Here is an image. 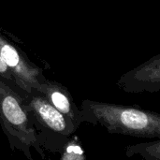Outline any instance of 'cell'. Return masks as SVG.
Instances as JSON below:
<instances>
[{"label":"cell","mask_w":160,"mask_h":160,"mask_svg":"<svg viewBox=\"0 0 160 160\" xmlns=\"http://www.w3.org/2000/svg\"><path fill=\"white\" fill-rule=\"evenodd\" d=\"M128 157H133L134 155H140L147 160L160 159V141L158 139L152 142L140 143L136 145L128 146L126 150Z\"/></svg>","instance_id":"cell-7"},{"label":"cell","mask_w":160,"mask_h":160,"mask_svg":"<svg viewBox=\"0 0 160 160\" xmlns=\"http://www.w3.org/2000/svg\"><path fill=\"white\" fill-rule=\"evenodd\" d=\"M0 55L12 73L17 86L26 93L37 90L45 79L41 68L0 33Z\"/></svg>","instance_id":"cell-4"},{"label":"cell","mask_w":160,"mask_h":160,"mask_svg":"<svg viewBox=\"0 0 160 160\" xmlns=\"http://www.w3.org/2000/svg\"><path fill=\"white\" fill-rule=\"evenodd\" d=\"M116 86L127 93H158L160 90V54L122 75Z\"/></svg>","instance_id":"cell-5"},{"label":"cell","mask_w":160,"mask_h":160,"mask_svg":"<svg viewBox=\"0 0 160 160\" xmlns=\"http://www.w3.org/2000/svg\"><path fill=\"white\" fill-rule=\"evenodd\" d=\"M23 94L24 91L0 78V127L12 150L22 152L25 158L32 160L34 149L38 155L45 158L44 151L38 143Z\"/></svg>","instance_id":"cell-2"},{"label":"cell","mask_w":160,"mask_h":160,"mask_svg":"<svg viewBox=\"0 0 160 160\" xmlns=\"http://www.w3.org/2000/svg\"><path fill=\"white\" fill-rule=\"evenodd\" d=\"M84 150L78 140V137H73V135L65 142L62 147L60 154V158L62 160H84L86 156Z\"/></svg>","instance_id":"cell-8"},{"label":"cell","mask_w":160,"mask_h":160,"mask_svg":"<svg viewBox=\"0 0 160 160\" xmlns=\"http://www.w3.org/2000/svg\"><path fill=\"white\" fill-rule=\"evenodd\" d=\"M37 91L43 94L49 102L77 128L81 126V112L70 92L61 83L45 78Z\"/></svg>","instance_id":"cell-6"},{"label":"cell","mask_w":160,"mask_h":160,"mask_svg":"<svg viewBox=\"0 0 160 160\" xmlns=\"http://www.w3.org/2000/svg\"><path fill=\"white\" fill-rule=\"evenodd\" d=\"M0 78H2L3 80H5L6 82L17 86L16 82L14 80V77L12 75V73L10 72V70L8 69V68L7 67V65L5 64L4 60L2 59L1 55H0ZM18 87V86H17Z\"/></svg>","instance_id":"cell-9"},{"label":"cell","mask_w":160,"mask_h":160,"mask_svg":"<svg viewBox=\"0 0 160 160\" xmlns=\"http://www.w3.org/2000/svg\"><path fill=\"white\" fill-rule=\"evenodd\" d=\"M81 124L105 128L108 132L137 138L159 139L160 115L139 106L85 99L80 106Z\"/></svg>","instance_id":"cell-1"},{"label":"cell","mask_w":160,"mask_h":160,"mask_svg":"<svg viewBox=\"0 0 160 160\" xmlns=\"http://www.w3.org/2000/svg\"><path fill=\"white\" fill-rule=\"evenodd\" d=\"M23 98L39 147L59 154L65 142L79 128L58 112L40 92H24Z\"/></svg>","instance_id":"cell-3"}]
</instances>
